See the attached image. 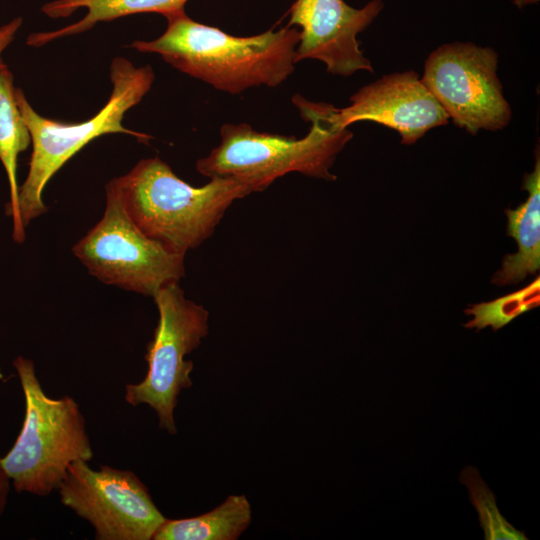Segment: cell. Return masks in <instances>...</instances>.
<instances>
[{
    "label": "cell",
    "mask_w": 540,
    "mask_h": 540,
    "mask_svg": "<svg viewBox=\"0 0 540 540\" xmlns=\"http://www.w3.org/2000/svg\"><path fill=\"white\" fill-rule=\"evenodd\" d=\"M25 398V416L11 450L0 459L16 492L45 497L58 489L69 466L93 451L79 405L70 396L46 395L32 360L13 361Z\"/></svg>",
    "instance_id": "obj_5"
},
{
    "label": "cell",
    "mask_w": 540,
    "mask_h": 540,
    "mask_svg": "<svg viewBox=\"0 0 540 540\" xmlns=\"http://www.w3.org/2000/svg\"><path fill=\"white\" fill-rule=\"evenodd\" d=\"M292 102L311 124L305 137L260 132L246 123H227L220 128V144L197 161V171L209 179H241L257 192L291 172L336 180L330 168L353 133L331 122L330 104L312 102L298 94Z\"/></svg>",
    "instance_id": "obj_3"
},
{
    "label": "cell",
    "mask_w": 540,
    "mask_h": 540,
    "mask_svg": "<svg viewBox=\"0 0 540 540\" xmlns=\"http://www.w3.org/2000/svg\"><path fill=\"white\" fill-rule=\"evenodd\" d=\"M188 0H54L44 4L42 12L50 18H65L80 8L87 10L79 21L63 28L30 34L29 46H43L53 40L83 33L99 22L138 13H159L164 17L184 10Z\"/></svg>",
    "instance_id": "obj_13"
},
{
    "label": "cell",
    "mask_w": 540,
    "mask_h": 540,
    "mask_svg": "<svg viewBox=\"0 0 540 540\" xmlns=\"http://www.w3.org/2000/svg\"><path fill=\"white\" fill-rule=\"evenodd\" d=\"M159 320L153 340L147 345V374L137 384L125 386V401L147 404L156 412L159 427L176 434L174 409L182 389L192 386L194 364L185 356L201 344L209 332V313L185 297L179 283L158 290L153 296Z\"/></svg>",
    "instance_id": "obj_7"
},
{
    "label": "cell",
    "mask_w": 540,
    "mask_h": 540,
    "mask_svg": "<svg viewBox=\"0 0 540 540\" xmlns=\"http://www.w3.org/2000/svg\"><path fill=\"white\" fill-rule=\"evenodd\" d=\"M382 8L381 0H373L361 9L352 8L343 0H295L289 9L287 25L301 28L295 63L319 60L326 65L327 72L344 77L357 71L373 72L357 35Z\"/></svg>",
    "instance_id": "obj_10"
},
{
    "label": "cell",
    "mask_w": 540,
    "mask_h": 540,
    "mask_svg": "<svg viewBox=\"0 0 540 540\" xmlns=\"http://www.w3.org/2000/svg\"><path fill=\"white\" fill-rule=\"evenodd\" d=\"M1 459V458H0ZM10 479L5 473L0 461V516L3 514L10 491Z\"/></svg>",
    "instance_id": "obj_19"
},
{
    "label": "cell",
    "mask_w": 540,
    "mask_h": 540,
    "mask_svg": "<svg viewBox=\"0 0 540 540\" xmlns=\"http://www.w3.org/2000/svg\"><path fill=\"white\" fill-rule=\"evenodd\" d=\"M15 91L13 74L5 66L0 69V161L5 168L10 187V202L6 205V214L12 217V237L14 241L22 243L25 239V226L19 211L16 171L18 155L31 144V135L19 110Z\"/></svg>",
    "instance_id": "obj_14"
},
{
    "label": "cell",
    "mask_w": 540,
    "mask_h": 540,
    "mask_svg": "<svg viewBox=\"0 0 540 540\" xmlns=\"http://www.w3.org/2000/svg\"><path fill=\"white\" fill-rule=\"evenodd\" d=\"M497 68L491 47L454 42L431 52L420 79L456 126L476 134L503 129L512 117Z\"/></svg>",
    "instance_id": "obj_8"
},
{
    "label": "cell",
    "mask_w": 540,
    "mask_h": 540,
    "mask_svg": "<svg viewBox=\"0 0 540 540\" xmlns=\"http://www.w3.org/2000/svg\"><path fill=\"white\" fill-rule=\"evenodd\" d=\"M538 1H539V0H514V4H515L517 7L522 8V7L525 6V5L537 3Z\"/></svg>",
    "instance_id": "obj_20"
},
{
    "label": "cell",
    "mask_w": 540,
    "mask_h": 540,
    "mask_svg": "<svg viewBox=\"0 0 540 540\" xmlns=\"http://www.w3.org/2000/svg\"><path fill=\"white\" fill-rule=\"evenodd\" d=\"M540 304V279L536 277L528 286L495 300L471 305L464 310L473 319L464 326L477 331L488 326L494 331L504 327L516 317Z\"/></svg>",
    "instance_id": "obj_16"
},
{
    "label": "cell",
    "mask_w": 540,
    "mask_h": 540,
    "mask_svg": "<svg viewBox=\"0 0 540 540\" xmlns=\"http://www.w3.org/2000/svg\"><path fill=\"white\" fill-rule=\"evenodd\" d=\"M61 503L91 524L97 540H151L166 518L129 470L72 463L58 487Z\"/></svg>",
    "instance_id": "obj_9"
},
{
    "label": "cell",
    "mask_w": 540,
    "mask_h": 540,
    "mask_svg": "<svg viewBox=\"0 0 540 540\" xmlns=\"http://www.w3.org/2000/svg\"><path fill=\"white\" fill-rule=\"evenodd\" d=\"M73 253L103 283L151 297L185 275V255L146 236L107 185L103 217L74 245Z\"/></svg>",
    "instance_id": "obj_6"
},
{
    "label": "cell",
    "mask_w": 540,
    "mask_h": 540,
    "mask_svg": "<svg viewBox=\"0 0 540 540\" xmlns=\"http://www.w3.org/2000/svg\"><path fill=\"white\" fill-rule=\"evenodd\" d=\"M107 186L146 236L182 255L213 234L235 200L257 192L250 183L232 177L191 186L158 157L140 160Z\"/></svg>",
    "instance_id": "obj_2"
},
{
    "label": "cell",
    "mask_w": 540,
    "mask_h": 540,
    "mask_svg": "<svg viewBox=\"0 0 540 540\" xmlns=\"http://www.w3.org/2000/svg\"><path fill=\"white\" fill-rule=\"evenodd\" d=\"M154 79L151 66L136 67L126 58H115L110 66L113 85L110 98L97 114L79 123H63L41 116L32 108L22 89L16 88L17 104L30 131L32 144L28 174L18 194L24 226L47 211L42 199L47 183L89 142L110 133L128 134L140 141L151 138L124 127L122 120L126 112L148 93Z\"/></svg>",
    "instance_id": "obj_4"
},
{
    "label": "cell",
    "mask_w": 540,
    "mask_h": 540,
    "mask_svg": "<svg viewBox=\"0 0 540 540\" xmlns=\"http://www.w3.org/2000/svg\"><path fill=\"white\" fill-rule=\"evenodd\" d=\"M165 32L152 41H134L139 52L159 54L179 71L215 89L239 94L256 87H276L294 71L299 29L239 37L198 23L184 10L165 16Z\"/></svg>",
    "instance_id": "obj_1"
},
{
    "label": "cell",
    "mask_w": 540,
    "mask_h": 540,
    "mask_svg": "<svg viewBox=\"0 0 540 540\" xmlns=\"http://www.w3.org/2000/svg\"><path fill=\"white\" fill-rule=\"evenodd\" d=\"M22 22V18L17 17L0 26V69L7 66L2 59V53L14 40L17 31L22 25Z\"/></svg>",
    "instance_id": "obj_18"
},
{
    "label": "cell",
    "mask_w": 540,
    "mask_h": 540,
    "mask_svg": "<svg viewBox=\"0 0 540 540\" xmlns=\"http://www.w3.org/2000/svg\"><path fill=\"white\" fill-rule=\"evenodd\" d=\"M350 105H331L329 119L340 128L358 121H374L387 126L401 136V143L411 145L430 129L448 123L442 106L410 70L385 75L360 88L350 98Z\"/></svg>",
    "instance_id": "obj_11"
},
{
    "label": "cell",
    "mask_w": 540,
    "mask_h": 540,
    "mask_svg": "<svg viewBox=\"0 0 540 540\" xmlns=\"http://www.w3.org/2000/svg\"><path fill=\"white\" fill-rule=\"evenodd\" d=\"M522 189L529 194L515 209H506L507 235L518 244V252L503 257L501 268L494 274L496 286L516 284L540 268V157L537 149L534 170L524 175Z\"/></svg>",
    "instance_id": "obj_12"
},
{
    "label": "cell",
    "mask_w": 540,
    "mask_h": 540,
    "mask_svg": "<svg viewBox=\"0 0 540 540\" xmlns=\"http://www.w3.org/2000/svg\"><path fill=\"white\" fill-rule=\"evenodd\" d=\"M461 481L469 488L471 500L478 510L486 539H527L500 515L493 494L487 489L474 468L468 467L463 470Z\"/></svg>",
    "instance_id": "obj_17"
},
{
    "label": "cell",
    "mask_w": 540,
    "mask_h": 540,
    "mask_svg": "<svg viewBox=\"0 0 540 540\" xmlns=\"http://www.w3.org/2000/svg\"><path fill=\"white\" fill-rule=\"evenodd\" d=\"M251 520V505L246 496L230 495L202 515L166 519L152 540H235L248 528Z\"/></svg>",
    "instance_id": "obj_15"
}]
</instances>
